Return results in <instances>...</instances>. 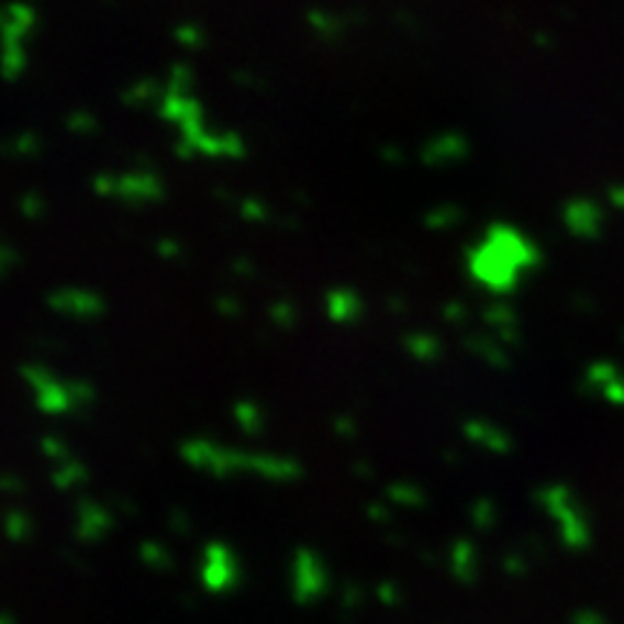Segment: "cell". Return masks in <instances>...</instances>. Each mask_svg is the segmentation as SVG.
I'll return each mask as SVG.
<instances>
[{
    "mask_svg": "<svg viewBox=\"0 0 624 624\" xmlns=\"http://www.w3.org/2000/svg\"><path fill=\"white\" fill-rule=\"evenodd\" d=\"M576 624H601V619L593 616V613H584V616H578Z\"/></svg>",
    "mask_w": 624,
    "mask_h": 624,
    "instance_id": "1",
    "label": "cell"
}]
</instances>
